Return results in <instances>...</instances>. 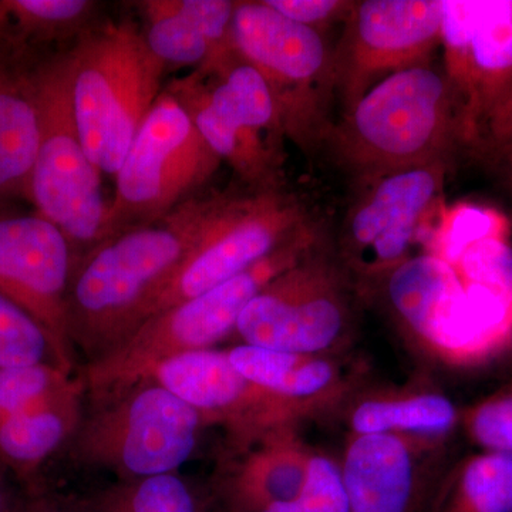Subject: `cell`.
I'll use <instances>...</instances> for the list:
<instances>
[{"instance_id":"obj_1","label":"cell","mask_w":512,"mask_h":512,"mask_svg":"<svg viewBox=\"0 0 512 512\" xmlns=\"http://www.w3.org/2000/svg\"><path fill=\"white\" fill-rule=\"evenodd\" d=\"M214 194H198L154 224L103 239L74 266L67 299L74 350L92 363L153 315L188 254ZM84 363V365H86Z\"/></svg>"},{"instance_id":"obj_2","label":"cell","mask_w":512,"mask_h":512,"mask_svg":"<svg viewBox=\"0 0 512 512\" xmlns=\"http://www.w3.org/2000/svg\"><path fill=\"white\" fill-rule=\"evenodd\" d=\"M323 146L356 181L448 161L467 146L463 110L444 70L421 64L363 94L330 126Z\"/></svg>"},{"instance_id":"obj_3","label":"cell","mask_w":512,"mask_h":512,"mask_svg":"<svg viewBox=\"0 0 512 512\" xmlns=\"http://www.w3.org/2000/svg\"><path fill=\"white\" fill-rule=\"evenodd\" d=\"M320 238L315 225L225 284L151 316L107 355L82 367L84 394L93 404L107 402L150 379L161 363L211 349L235 332L261 289L318 247Z\"/></svg>"},{"instance_id":"obj_4","label":"cell","mask_w":512,"mask_h":512,"mask_svg":"<svg viewBox=\"0 0 512 512\" xmlns=\"http://www.w3.org/2000/svg\"><path fill=\"white\" fill-rule=\"evenodd\" d=\"M72 99L87 154L116 175L163 89L165 66L133 20L96 23L69 50Z\"/></svg>"},{"instance_id":"obj_5","label":"cell","mask_w":512,"mask_h":512,"mask_svg":"<svg viewBox=\"0 0 512 512\" xmlns=\"http://www.w3.org/2000/svg\"><path fill=\"white\" fill-rule=\"evenodd\" d=\"M165 90L248 190L284 188L286 137L274 99L258 70L238 53L212 69L192 70Z\"/></svg>"},{"instance_id":"obj_6","label":"cell","mask_w":512,"mask_h":512,"mask_svg":"<svg viewBox=\"0 0 512 512\" xmlns=\"http://www.w3.org/2000/svg\"><path fill=\"white\" fill-rule=\"evenodd\" d=\"M36 79L40 138L28 200L66 235L77 264L106 238L110 202L77 127L69 52L40 60Z\"/></svg>"},{"instance_id":"obj_7","label":"cell","mask_w":512,"mask_h":512,"mask_svg":"<svg viewBox=\"0 0 512 512\" xmlns=\"http://www.w3.org/2000/svg\"><path fill=\"white\" fill-rule=\"evenodd\" d=\"M232 40L265 80L286 140L305 153L325 144L335 96L333 49L322 33L258 2H235Z\"/></svg>"},{"instance_id":"obj_8","label":"cell","mask_w":512,"mask_h":512,"mask_svg":"<svg viewBox=\"0 0 512 512\" xmlns=\"http://www.w3.org/2000/svg\"><path fill=\"white\" fill-rule=\"evenodd\" d=\"M200 414L156 380L93 404L70 441L82 466L114 471L119 480L175 474L194 454Z\"/></svg>"},{"instance_id":"obj_9","label":"cell","mask_w":512,"mask_h":512,"mask_svg":"<svg viewBox=\"0 0 512 512\" xmlns=\"http://www.w3.org/2000/svg\"><path fill=\"white\" fill-rule=\"evenodd\" d=\"M221 163L180 101L163 89L114 175L106 238L163 220L201 194Z\"/></svg>"},{"instance_id":"obj_10","label":"cell","mask_w":512,"mask_h":512,"mask_svg":"<svg viewBox=\"0 0 512 512\" xmlns=\"http://www.w3.org/2000/svg\"><path fill=\"white\" fill-rule=\"evenodd\" d=\"M315 225L298 197L285 188L215 192L197 239L151 316L225 284Z\"/></svg>"},{"instance_id":"obj_11","label":"cell","mask_w":512,"mask_h":512,"mask_svg":"<svg viewBox=\"0 0 512 512\" xmlns=\"http://www.w3.org/2000/svg\"><path fill=\"white\" fill-rule=\"evenodd\" d=\"M352 281L338 259L316 247L261 289L239 316L245 345L323 355L345 338Z\"/></svg>"},{"instance_id":"obj_12","label":"cell","mask_w":512,"mask_h":512,"mask_svg":"<svg viewBox=\"0 0 512 512\" xmlns=\"http://www.w3.org/2000/svg\"><path fill=\"white\" fill-rule=\"evenodd\" d=\"M448 161L414 165L357 181L340 231L338 261L350 281L375 286L410 258L421 227L439 204Z\"/></svg>"},{"instance_id":"obj_13","label":"cell","mask_w":512,"mask_h":512,"mask_svg":"<svg viewBox=\"0 0 512 512\" xmlns=\"http://www.w3.org/2000/svg\"><path fill=\"white\" fill-rule=\"evenodd\" d=\"M441 25L443 0L355 2L333 49L335 94L345 111L386 77L431 63Z\"/></svg>"},{"instance_id":"obj_14","label":"cell","mask_w":512,"mask_h":512,"mask_svg":"<svg viewBox=\"0 0 512 512\" xmlns=\"http://www.w3.org/2000/svg\"><path fill=\"white\" fill-rule=\"evenodd\" d=\"M74 265L72 245L55 224L39 212L0 205V295L45 330L53 360L66 373L76 360L67 318Z\"/></svg>"},{"instance_id":"obj_15","label":"cell","mask_w":512,"mask_h":512,"mask_svg":"<svg viewBox=\"0 0 512 512\" xmlns=\"http://www.w3.org/2000/svg\"><path fill=\"white\" fill-rule=\"evenodd\" d=\"M444 73L478 147L485 123L512 87V0H443Z\"/></svg>"},{"instance_id":"obj_16","label":"cell","mask_w":512,"mask_h":512,"mask_svg":"<svg viewBox=\"0 0 512 512\" xmlns=\"http://www.w3.org/2000/svg\"><path fill=\"white\" fill-rule=\"evenodd\" d=\"M156 380L200 414L204 426L228 431L231 447L241 446L266 431L295 426L303 416L295 404L249 382L229 362L227 352L205 349L161 363Z\"/></svg>"},{"instance_id":"obj_17","label":"cell","mask_w":512,"mask_h":512,"mask_svg":"<svg viewBox=\"0 0 512 512\" xmlns=\"http://www.w3.org/2000/svg\"><path fill=\"white\" fill-rule=\"evenodd\" d=\"M430 447L396 434L353 436L340 464L350 512H426L441 478L421 466Z\"/></svg>"},{"instance_id":"obj_18","label":"cell","mask_w":512,"mask_h":512,"mask_svg":"<svg viewBox=\"0 0 512 512\" xmlns=\"http://www.w3.org/2000/svg\"><path fill=\"white\" fill-rule=\"evenodd\" d=\"M214 491L228 512H276L298 500L312 451L284 426L231 447Z\"/></svg>"},{"instance_id":"obj_19","label":"cell","mask_w":512,"mask_h":512,"mask_svg":"<svg viewBox=\"0 0 512 512\" xmlns=\"http://www.w3.org/2000/svg\"><path fill=\"white\" fill-rule=\"evenodd\" d=\"M136 6L148 49L165 69H211L237 53L231 0H144Z\"/></svg>"},{"instance_id":"obj_20","label":"cell","mask_w":512,"mask_h":512,"mask_svg":"<svg viewBox=\"0 0 512 512\" xmlns=\"http://www.w3.org/2000/svg\"><path fill=\"white\" fill-rule=\"evenodd\" d=\"M376 286L400 325L441 353L467 288L456 266L434 254L410 256Z\"/></svg>"},{"instance_id":"obj_21","label":"cell","mask_w":512,"mask_h":512,"mask_svg":"<svg viewBox=\"0 0 512 512\" xmlns=\"http://www.w3.org/2000/svg\"><path fill=\"white\" fill-rule=\"evenodd\" d=\"M40 60L0 49V200H28L40 138L36 79Z\"/></svg>"},{"instance_id":"obj_22","label":"cell","mask_w":512,"mask_h":512,"mask_svg":"<svg viewBox=\"0 0 512 512\" xmlns=\"http://www.w3.org/2000/svg\"><path fill=\"white\" fill-rule=\"evenodd\" d=\"M229 362L249 382L288 400L303 413L342 392V372L322 355L241 345L228 350Z\"/></svg>"},{"instance_id":"obj_23","label":"cell","mask_w":512,"mask_h":512,"mask_svg":"<svg viewBox=\"0 0 512 512\" xmlns=\"http://www.w3.org/2000/svg\"><path fill=\"white\" fill-rule=\"evenodd\" d=\"M83 384L73 386L26 412L0 419V461L30 480L43 464L72 441L80 420Z\"/></svg>"},{"instance_id":"obj_24","label":"cell","mask_w":512,"mask_h":512,"mask_svg":"<svg viewBox=\"0 0 512 512\" xmlns=\"http://www.w3.org/2000/svg\"><path fill=\"white\" fill-rule=\"evenodd\" d=\"M92 0H0V49L36 59L47 47L79 40L96 25Z\"/></svg>"},{"instance_id":"obj_25","label":"cell","mask_w":512,"mask_h":512,"mask_svg":"<svg viewBox=\"0 0 512 512\" xmlns=\"http://www.w3.org/2000/svg\"><path fill=\"white\" fill-rule=\"evenodd\" d=\"M457 420L454 403L433 392L370 397L357 403L349 416L353 436L396 434L426 440L443 439Z\"/></svg>"},{"instance_id":"obj_26","label":"cell","mask_w":512,"mask_h":512,"mask_svg":"<svg viewBox=\"0 0 512 512\" xmlns=\"http://www.w3.org/2000/svg\"><path fill=\"white\" fill-rule=\"evenodd\" d=\"M426 512H512V454L468 457L441 476Z\"/></svg>"},{"instance_id":"obj_27","label":"cell","mask_w":512,"mask_h":512,"mask_svg":"<svg viewBox=\"0 0 512 512\" xmlns=\"http://www.w3.org/2000/svg\"><path fill=\"white\" fill-rule=\"evenodd\" d=\"M79 505L82 512H205L200 498L177 473L119 480L79 500Z\"/></svg>"},{"instance_id":"obj_28","label":"cell","mask_w":512,"mask_h":512,"mask_svg":"<svg viewBox=\"0 0 512 512\" xmlns=\"http://www.w3.org/2000/svg\"><path fill=\"white\" fill-rule=\"evenodd\" d=\"M74 383L70 373L52 362L0 367V419L26 412Z\"/></svg>"},{"instance_id":"obj_29","label":"cell","mask_w":512,"mask_h":512,"mask_svg":"<svg viewBox=\"0 0 512 512\" xmlns=\"http://www.w3.org/2000/svg\"><path fill=\"white\" fill-rule=\"evenodd\" d=\"M40 362L55 363L45 330L28 313L0 295V367Z\"/></svg>"},{"instance_id":"obj_30","label":"cell","mask_w":512,"mask_h":512,"mask_svg":"<svg viewBox=\"0 0 512 512\" xmlns=\"http://www.w3.org/2000/svg\"><path fill=\"white\" fill-rule=\"evenodd\" d=\"M454 266L470 285L484 286L512 299V249L500 237L471 245Z\"/></svg>"},{"instance_id":"obj_31","label":"cell","mask_w":512,"mask_h":512,"mask_svg":"<svg viewBox=\"0 0 512 512\" xmlns=\"http://www.w3.org/2000/svg\"><path fill=\"white\" fill-rule=\"evenodd\" d=\"M276 512H350L340 464L325 454L313 453L298 500Z\"/></svg>"},{"instance_id":"obj_32","label":"cell","mask_w":512,"mask_h":512,"mask_svg":"<svg viewBox=\"0 0 512 512\" xmlns=\"http://www.w3.org/2000/svg\"><path fill=\"white\" fill-rule=\"evenodd\" d=\"M466 429L485 451L512 454V386L471 409Z\"/></svg>"},{"instance_id":"obj_33","label":"cell","mask_w":512,"mask_h":512,"mask_svg":"<svg viewBox=\"0 0 512 512\" xmlns=\"http://www.w3.org/2000/svg\"><path fill=\"white\" fill-rule=\"evenodd\" d=\"M265 3L279 15L322 35L335 23H345L355 6L350 0H265Z\"/></svg>"},{"instance_id":"obj_34","label":"cell","mask_w":512,"mask_h":512,"mask_svg":"<svg viewBox=\"0 0 512 512\" xmlns=\"http://www.w3.org/2000/svg\"><path fill=\"white\" fill-rule=\"evenodd\" d=\"M512 144V87L485 123L477 150L483 154Z\"/></svg>"},{"instance_id":"obj_35","label":"cell","mask_w":512,"mask_h":512,"mask_svg":"<svg viewBox=\"0 0 512 512\" xmlns=\"http://www.w3.org/2000/svg\"><path fill=\"white\" fill-rule=\"evenodd\" d=\"M18 512H82L79 500H67L56 495L36 494Z\"/></svg>"},{"instance_id":"obj_36","label":"cell","mask_w":512,"mask_h":512,"mask_svg":"<svg viewBox=\"0 0 512 512\" xmlns=\"http://www.w3.org/2000/svg\"><path fill=\"white\" fill-rule=\"evenodd\" d=\"M487 156L494 158L495 163L500 165L501 171H503L505 181H507L508 188H510L512 195V144H508V146L491 151Z\"/></svg>"},{"instance_id":"obj_37","label":"cell","mask_w":512,"mask_h":512,"mask_svg":"<svg viewBox=\"0 0 512 512\" xmlns=\"http://www.w3.org/2000/svg\"><path fill=\"white\" fill-rule=\"evenodd\" d=\"M18 508L13 503L5 478L0 474V512H18Z\"/></svg>"}]
</instances>
